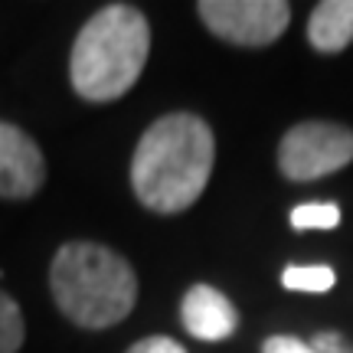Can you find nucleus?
Masks as SVG:
<instances>
[{"instance_id":"f257e3e1","label":"nucleus","mask_w":353,"mask_h":353,"mask_svg":"<svg viewBox=\"0 0 353 353\" xmlns=\"http://www.w3.org/2000/svg\"><path fill=\"white\" fill-rule=\"evenodd\" d=\"M216 161L213 128L190 112L157 118L134 148L131 187L144 210L183 213L203 196Z\"/></svg>"},{"instance_id":"f03ea898","label":"nucleus","mask_w":353,"mask_h":353,"mask_svg":"<svg viewBox=\"0 0 353 353\" xmlns=\"http://www.w3.org/2000/svg\"><path fill=\"white\" fill-rule=\"evenodd\" d=\"M151 52V23L131 3H108L79 30L69 56V79L79 99L114 101L141 79Z\"/></svg>"},{"instance_id":"7ed1b4c3","label":"nucleus","mask_w":353,"mask_h":353,"mask_svg":"<svg viewBox=\"0 0 353 353\" xmlns=\"http://www.w3.org/2000/svg\"><path fill=\"white\" fill-rule=\"evenodd\" d=\"M50 291L76 327L105 330L134 311L138 275L108 245L65 242L50 265Z\"/></svg>"},{"instance_id":"20e7f679","label":"nucleus","mask_w":353,"mask_h":353,"mask_svg":"<svg viewBox=\"0 0 353 353\" xmlns=\"http://www.w3.org/2000/svg\"><path fill=\"white\" fill-rule=\"evenodd\" d=\"M353 161V131L337 121H301L278 144V170L294 180H321Z\"/></svg>"},{"instance_id":"39448f33","label":"nucleus","mask_w":353,"mask_h":353,"mask_svg":"<svg viewBox=\"0 0 353 353\" xmlns=\"http://www.w3.org/2000/svg\"><path fill=\"white\" fill-rule=\"evenodd\" d=\"M196 13L213 37L236 46H272L291 23L285 0H200Z\"/></svg>"},{"instance_id":"423d86ee","label":"nucleus","mask_w":353,"mask_h":353,"mask_svg":"<svg viewBox=\"0 0 353 353\" xmlns=\"http://www.w3.org/2000/svg\"><path fill=\"white\" fill-rule=\"evenodd\" d=\"M46 183V161L23 128L0 121V196L30 200Z\"/></svg>"},{"instance_id":"0eeeda50","label":"nucleus","mask_w":353,"mask_h":353,"mask_svg":"<svg viewBox=\"0 0 353 353\" xmlns=\"http://www.w3.org/2000/svg\"><path fill=\"white\" fill-rule=\"evenodd\" d=\"M180 321L183 327L196 337V341L206 343H219L229 341L236 327H239V311L232 307L223 291H216L213 285H193V288L183 294V304H180Z\"/></svg>"},{"instance_id":"6e6552de","label":"nucleus","mask_w":353,"mask_h":353,"mask_svg":"<svg viewBox=\"0 0 353 353\" xmlns=\"http://www.w3.org/2000/svg\"><path fill=\"white\" fill-rule=\"evenodd\" d=\"M307 39L317 52H341L353 43V0H324L307 20Z\"/></svg>"},{"instance_id":"1a4fd4ad","label":"nucleus","mask_w":353,"mask_h":353,"mask_svg":"<svg viewBox=\"0 0 353 353\" xmlns=\"http://www.w3.org/2000/svg\"><path fill=\"white\" fill-rule=\"evenodd\" d=\"M334 268L330 265H288L281 272V285L288 291H307V294H321V291L334 288Z\"/></svg>"},{"instance_id":"9d476101","label":"nucleus","mask_w":353,"mask_h":353,"mask_svg":"<svg viewBox=\"0 0 353 353\" xmlns=\"http://www.w3.org/2000/svg\"><path fill=\"white\" fill-rule=\"evenodd\" d=\"M23 337H26V324L20 304L13 301L10 294L0 291V353H17L23 347Z\"/></svg>"},{"instance_id":"9b49d317","label":"nucleus","mask_w":353,"mask_h":353,"mask_svg":"<svg viewBox=\"0 0 353 353\" xmlns=\"http://www.w3.org/2000/svg\"><path fill=\"white\" fill-rule=\"evenodd\" d=\"M291 226L304 232V229H337L341 226V206L334 203H304L291 210Z\"/></svg>"},{"instance_id":"f8f14e48","label":"nucleus","mask_w":353,"mask_h":353,"mask_svg":"<svg viewBox=\"0 0 353 353\" xmlns=\"http://www.w3.org/2000/svg\"><path fill=\"white\" fill-rule=\"evenodd\" d=\"M128 353H187L174 337H164V334H154V337H144L138 341Z\"/></svg>"},{"instance_id":"ddd939ff","label":"nucleus","mask_w":353,"mask_h":353,"mask_svg":"<svg viewBox=\"0 0 353 353\" xmlns=\"http://www.w3.org/2000/svg\"><path fill=\"white\" fill-rule=\"evenodd\" d=\"M311 350L314 353H353V347L343 341V334H337V330H321V334H314V341H311Z\"/></svg>"},{"instance_id":"4468645a","label":"nucleus","mask_w":353,"mask_h":353,"mask_svg":"<svg viewBox=\"0 0 353 353\" xmlns=\"http://www.w3.org/2000/svg\"><path fill=\"white\" fill-rule=\"evenodd\" d=\"M262 353H314V350H311V343L298 341V337H288V334H275V337H268V341H265Z\"/></svg>"}]
</instances>
